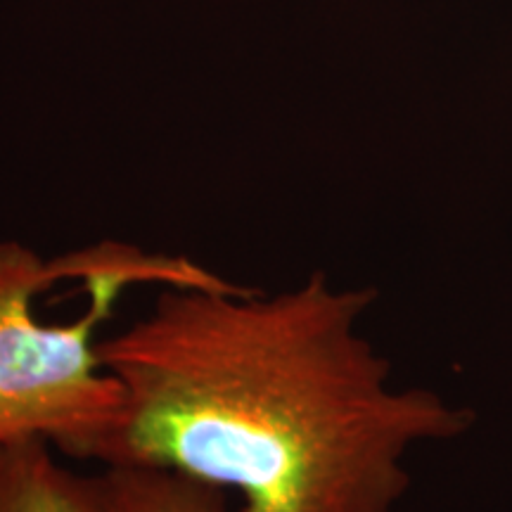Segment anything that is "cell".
Listing matches in <instances>:
<instances>
[{
    "instance_id": "6da1fadb",
    "label": "cell",
    "mask_w": 512,
    "mask_h": 512,
    "mask_svg": "<svg viewBox=\"0 0 512 512\" xmlns=\"http://www.w3.org/2000/svg\"><path fill=\"white\" fill-rule=\"evenodd\" d=\"M150 313L100 339L124 408L93 458L238 491L242 512H394L403 458L470 432L477 413L425 387L358 332L375 287L313 271L278 294L157 287Z\"/></svg>"
},
{
    "instance_id": "7a4b0ae2",
    "label": "cell",
    "mask_w": 512,
    "mask_h": 512,
    "mask_svg": "<svg viewBox=\"0 0 512 512\" xmlns=\"http://www.w3.org/2000/svg\"><path fill=\"white\" fill-rule=\"evenodd\" d=\"M140 285L235 287L188 256L126 242L53 261L0 242V448L41 439L64 458H93L124 408V387L98 356V328Z\"/></svg>"
},
{
    "instance_id": "3957f363",
    "label": "cell",
    "mask_w": 512,
    "mask_h": 512,
    "mask_svg": "<svg viewBox=\"0 0 512 512\" xmlns=\"http://www.w3.org/2000/svg\"><path fill=\"white\" fill-rule=\"evenodd\" d=\"M48 441L0 448V512H100L98 479L55 458Z\"/></svg>"
},
{
    "instance_id": "277c9868",
    "label": "cell",
    "mask_w": 512,
    "mask_h": 512,
    "mask_svg": "<svg viewBox=\"0 0 512 512\" xmlns=\"http://www.w3.org/2000/svg\"><path fill=\"white\" fill-rule=\"evenodd\" d=\"M98 479L100 512H228V491L155 467H105Z\"/></svg>"
}]
</instances>
